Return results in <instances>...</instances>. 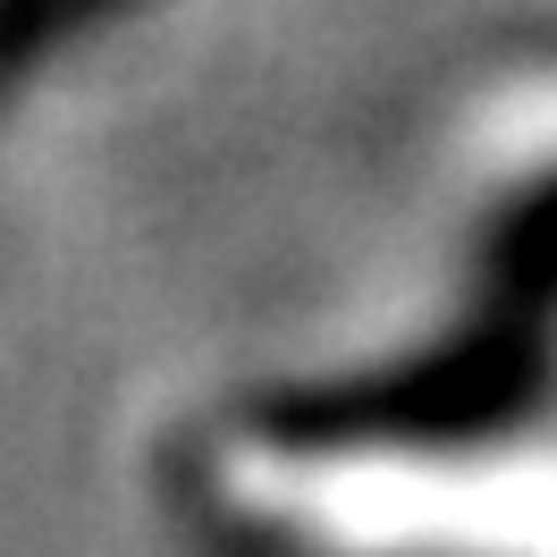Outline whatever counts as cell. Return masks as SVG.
<instances>
[{
  "instance_id": "obj_1",
  "label": "cell",
  "mask_w": 557,
  "mask_h": 557,
  "mask_svg": "<svg viewBox=\"0 0 557 557\" xmlns=\"http://www.w3.org/2000/svg\"><path fill=\"white\" fill-rule=\"evenodd\" d=\"M211 482L296 557H557V440L245 431Z\"/></svg>"
}]
</instances>
